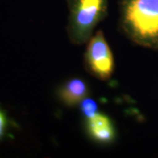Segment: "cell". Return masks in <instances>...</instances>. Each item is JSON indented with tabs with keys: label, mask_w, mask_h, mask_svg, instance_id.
<instances>
[{
	"label": "cell",
	"mask_w": 158,
	"mask_h": 158,
	"mask_svg": "<svg viewBox=\"0 0 158 158\" xmlns=\"http://www.w3.org/2000/svg\"><path fill=\"white\" fill-rule=\"evenodd\" d=\"M120 27L134 43L158 49V0H120Z\"/></svg>",
	"instance_id": "1"
},
{
	"label": "cell",
	"mask_w": 158,
	"mask_h": 158,
	"mask_svg": "<svg viewBox=\"0 0 158 158\" xmlns=\"http://www.w3.org/2000/svg\"><path fill=\"white\" fill-rule=\"evenodd\" d=\"M7 126V119L3 110L0 109V138L5 135L6 128Z\"/></svg>",
	"instance_id": "7"
},
{
	"label": "cell",
	"mask_w": 158,
	"mask_h": 158,
	"mask_svg": "<svg viewBox=\"0 0 158 158\" xmlns=\"http://www.w3.org/2000/svg\"><path fill=\"white\" fill-rule=\"evenodd\" d=\"M87 127L91 135L102 143H108L114 137V130L111 122L104 114L97 113L87 118Z\"/></svg>",
	"instance_id": "4"
},
{
	"label": "cell",
	"mask_w": 158,
	"mask_h": 158,
	"mask_svg": "<svg viewBox=\"0 0 158 158\" xmlns=\"http://www.w3.org/2000/svg\"><path fill=\"white\" fill-rule=\"evenodd\" d=\"M108 0H66L69 15L67 31L73 44L88 42L94 28L105 19Z\"/></svg>",
	"instance_id": "2"
},
{
	"label": "cell",
	"mask_w": 158,
	"mask_h": 158,
	"mask_svg": "<svg viewBox=\"0 0 158 158\" xmlns=\"http://www.w3.org/2000/svg\"><path fill=\"white\" fill-rule=\"evenodd\" d=\"M81 102V110L86 118L92 117L94 114H97L98 106H97L96 102L94 100H91V99L84 98Z\"/></svg>",
	"instance_id": "6"
},
{
	"label": "cell",
	"mask_w": 158,
	"mask_h": 158,
	"mask_svg": "<svg viewBox=\"0 0 158 158\" xmlns=\"http://www.w3.org/2000/svg\"><path fill=\"white\" fill-rule=\"evenodd\" d=\"M88 93L86 83L81 78H73L65 84L60 92L63 102L73 106L81 102Z\"/></svg>",
	"instance_id": "5"
},
{
	"label": "cell",
	"mask_w": 158,
	"mask_h": 158,
	"mask_svg": "<svg viewBox=\"0 0 158 158\" xmlns=\"http://www.w3.org/2000/svg\"><path fill=\"white\" fill-rule=\"evenodd\" d=\"M85 64L89 72L100 80H107L113 73V55L101 31L89 40Z\"/></svg>",
	"instance_id": "3"
}]
</instances>
